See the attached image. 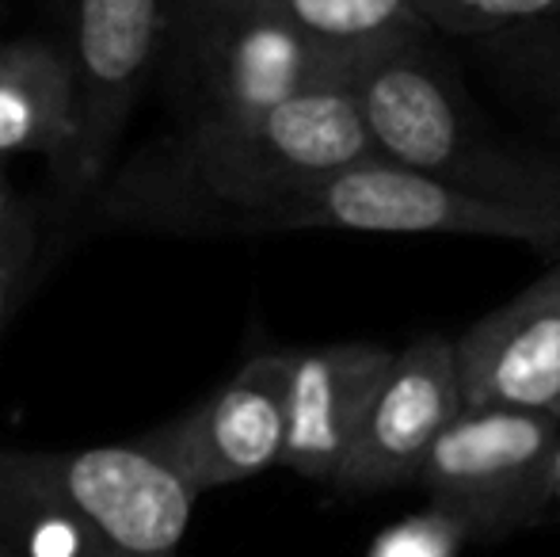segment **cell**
Segmentation results:
<instances>
[{
    "label": "cell",
    "mask_w": 560,
    "mask_h": 557,
    "mask_svg": "<svg viewBox=\"0 0 560 557\" xmlns=\"http://www.w3.org/2000/svg\"><path fill=\"white\" fill-rule=\"evenodd\" d=\"M374 156L351 84H328L244 119L199 115L141 149L107 187L104 210L149 230L259 233L275 207Z\"/></svg>",
    "instance_id": "1"
},
{
    "label": "cell",
    "mask_w": 560,
    "mask_h": 557,
    "mask_svg": "<svg viewBox=\"0 0 560 557\" xmlns=\"http://www.w3.org/2000/svg\"><path fill=\"white\" fill-rule=\"evenodd\" d=\"M199 492L133 439L0 451V538L15 557H176Z\"/></svg>",
    "instance_id": "2"
},
{
    "label": "cell",
    "mask_w": 560,
    "mask_h": 557,
    "mask_svg": "<svg viewBox=\"0 0 560 557\" xmlns=\"http://www.w3.org/2000/svg\"><path fill=\"white\" fill-rule=\"evenodd\" d=\"M351 92L382 161L477 199L560 214V164L472 127L457 84L420 38L374 54L354 73Z\"/></svg>",
    "instance_id": "3"
},
{
    "label": "cell",
    "mask_w": 560,
    "mask_h": 557,
    "mask_svg": "<svg viewBox=\"0 0 560 557\" xmlns=\"http://www.w3.org/2000/svg\"><path fill=\"white\" fill-rule=\"evenodd\" d=\"M271 230H351L405 237H485L560 248V214L503 207L465 195L393 161H362L298 192L259 222Z\"/></svg>",
    "instance_id": "4"
},
{
    "label": "cell",
    "mask_w": 560,
    "mask_h": 557,
    "mask_svg": "<svg viewBox=\"0 0 560 557\" xmlns=\"http://www.w3.org/2000/svg\"><path fill=\"white\" fill-rule=\"evenodd\" d=\"M557 443L553 413L462 409L428 451L416 485L469 538L511 535L546 515Z\"/></svg>",
    "instance_id": "5"
},
{
    "label": "cell",
    "mask_w": 560,
    "mask_h": 557,
    "mask_svg": "<svg viewBox=\"0 0 560 557\" xmlns=\"http://www.w3.org/2000/svg\"><path fill=\"white\" fill-rule=\"evenodd\" d=\"M69 77L77 135L58 184L69 199L92 192L115 156L118 135L164 50V0H73Z\"/></svg>",
    "instance_id": "6"
},
{
    "label": "cell",
    "mask_w": 560,
    "mask_h": 557,
    "mask_svg": "<svg viewBox=\"0 0 560 557\" xmlns=\"http://www.w3.org/2000/svg\"><path fill=\"white\" fill-rule=\"evenodd\" d=\"M287 439V351L252 356L222 390L138 439L195 492L279 466Z\"/></svg>",
    "instance_id": "7"
},
{
    "label": "cell",
    "mask_w": 560,
    "mask_h": 557,
    "mask_svg": "<svg viewBox=\"0 0 560 557\" xmlns=\"http://www.w3.org/2000/svg\"><path fill=\"white\" fill-rule=\"evenodd\" d=\"M362 66L366 61L325 50L298 27H290L282 15L252 4L248 12L233 15L210 35V43L195 54L176 81L187 84L195 119L199 115L244 119V115L271 112L302 92L351 84Z\"/></svg>",
    "instance_id": "8"
},
{
    "label": "cell",
    "mask_w": 560,
    "mask_h": 557,
    "mask_svg": "<svg viewBox=\"0 0 560 557\" xmlns=\"http://www.w3.org/2000/svg\"><path fill=\"white\" fill-rule=\"evenodd\" d=\"M462 413L454 340L423 333L400 351L362 420L359 439L332 477L339 492H385L412 485L435 439Z\"/></svg>",
    "instance_id": "9"
},
{
    "label": "cell",
    "mask_w": 560,
    "mask_h": 557,
    "mask_svg": "<svg viewBox=\"0 0 560 557\" xmlns=\"http://www.w3.org/2000/svg\"><path fill=\"white\" fill-rule=\"evenodd\" d=\"M462 409L560 405V264L454 340Z\"/></svg>",
    "instance_id": "10"
},
{
    "label": "cell",
    "mask_w": 560,
    "mask_h": 557,
    "mask_svg": "<svg viewBox=\"0 0 560 557\" xmlns=\"http://www.w3.org/2000/svg\"><path fill=\"white\" fill-rule=\"evenodd\" d=\"M389 363L393 351L370 340L287 351V439L279 466L332 485Z\"/></svg>",
    "instance_id": "11"
},
{
    "label": "cell",
    "mask_w": 560,
    "mask_h": 557,
    "mask_svg": "<svg viewBox=\"0 0 560 557\" xmlns=\"http://www.w3.org/2000/svg\"><path fill=\"white\" fill-rule=\"evenodd\" d=\"M73 135L77 104L66 54L38 38L0 43V161L43 153L58 176L69 161Z\"/></svg>",
    "instance_id": "12"
},
{
    "label": "cell",
    "mask_w": 560,
    "mask_h": 557,
    "mask_svg": "<svg viewBox=\"0 0 560 557\" xmlns=\"http://www.w3.org/2000/svg\"><path fill=\"white\" fill-rule=\"evenodd\" d=\"M305 38L343 58L370 61L423 35L416 0H256Z\"/></svg>",
    "instance_id": "13"
},
{
    "label": "cell",
    "mask_w": 560,
    "mask_h": 557,
    "mask_svg": "<svg viewBox=\"0 0 560 557\" xmlns=\"http://www.w3.org/2000/svg\"><path fill=\"white\" fill-rule=\"evenodd\" d=\"M416 12L423 27H439L450 35H485L560 15V0H416Z\"/></svg>",
    "instance_id": "14"
},
{
    "label": "cell",
    "mask_w": 560,
    "mask_h": 557,
    "mask_svg": "<svg viewBox=\"0 0 560 557\" xmlns=\"http://www.w3.org/2000/svg\"><path fill=\"white\" fill-rule=\"evenodd\" d=\"M256 0H164V50L161 58H168L172 77H179L191 58L210 43L222 23L233 15L248 12Z\"/></svg>",
    "instance_id": "15"
},
{
    "label": "cell",
    "mask_w": 560,
    "mask_h": 557,
    "mask_svg": "<svg viewBox=\"0 0 560 557\" xmlns=\"http://www.w3.org/2000/svg\"><path fill=\"white\" fill-rule=\"evenodd\" d=\"M465 538L469 535H465L462 523L428 508V512L408 515V520L385 527L366 557H457Z\"/></svg>",
    "instance_id": "16"
},
{
    "label": "cell",
    "mask_w": 560,
    "mask_h": 557,
    "mask_svg": "<svg viewBox=\"0 0 560 557\" xmlns=\"http://www.w3.org/2000/svg\"><path fill=\"white\" fill-rule=\"evenodd\" d=\"M38 248V225L35 214L27 207H20L15 214V225L8 230L4 245H0V328H4L8 313H12L15 298L23 290V279L31 271V260H35Z\"/></svg>",
    "instance_id": "17"
},
{
    "label": "cell",
    "mask_w": 560,
    "mask_h": 557,
    "mask_svg": "<svg viewBox=\"0 0 560 557\" xmlns=\"http://www.w3.org/2000/svg\"><path fill=\"white\" fill-rule=\"evenodd\" d=\"M15 214H20V207H15L12 187H8V176H4V161H0V245H4L8 230L15 225Z\"/></svg>",
    "instance_id": "18"
},
{
    "label": "cell",
    "mask_w": 560,
    "mask_h": 557,
    "mask_svg": "<svg viewBox=\"0 0 560 557\" xmlns=\"http://www.w3.org/2000/svg\"><path fill=\"white\" fill-rule=\"evenodd\" d=\"M549 504L560 512V443L553 451V462H549Z\"/></svg>",
    "instance_id": "19"
},
{
    "label": "cell",
    "mask_w": 560,
    "mask_h": 557,
    "mask_svg": "<svg viewBox=\"0 0 560 557\" xmlns=\"http://www.w3.org/2000/svg\"><path fill=\"white\" fill-rule=\"evenodd\" d=\"M0 557H15L12 550H8V543H4V538H0Z\"/></svg>",
    "instance_id": "20"
},
{
    "label": "cell",
    "mask_w": 560,
    "mask_h": 557,
    "mask_svg": "<svg viewBox=\"0 0 560 557\" xmlns=\"http://www.w3.org/2000/svg\"><path fill=\"white\" fill-rule=\"evenodd\" d=\"M0 20H4V0H0Z\"/></svg>",
    "instance_id": "21"
},
{
    "label": "cell",
    "mask_w": 560,
    "mask_h": 557,
    "mask_svg": "<svg viewBox=\"0 0 560 557\" xmlns=\"http://www.w3.org/2000/svg\"><path fill=\"white\" fill-rule=\"evenodd\" d=\"M553 417H557V420H560V405H557V409H553Z\"/></svg>",
    "instance_id": "22"
}]
</instances>
